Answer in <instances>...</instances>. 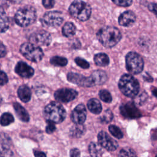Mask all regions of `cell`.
I'll return each mask as SVG.
<instances>
[{"label": "cell", "mask_w": 157, "mask_h": 157, "mask_svg": "<svg viewBox=\"0 0 157 157\" xmlns=\"http://www.w3.org/2000/svg\"><path fill=\"white\" fill-rule=\"evenodd\" d=\"M97 38L105 47H114L121 39V34L117 28L114 26H104L97 33Z\"/></svg>", "instance_id": "1"}, {"label": "cell", "mask_w": 157, "mask_h": 157, "mask_svg": "<svg viewBox=\"0 0 157 157\" xmlns=\"http://www.w3.org/2000/svg\"><path fill=\"white\" fill-rule=\"evenodd\" d=\"M118 87L121 93L129 98L136 96L140 88L137 80L130 74H124L121 77L118 82Z\"/></svg>", "instance_id": "2"}, {"label": "cell", "mask_w": 157, "mask_h": 157, "mask_svg": "<svg viewBox=\"0 0 157 157\" xmlns=\"http://www.w3.org/2000/svg\"><path fill=\"white\" fill-rule=\"evenodd\" d=\"M44 116L47 120L52 121L55 123H60L65 119L66 112L61 104L56 102H52L45 107Z\"/></svg>", "instance_id": "3"}, {"label": "cell", "mask_w": 157, "mask_h": 157, "mask_svg": "<svg viewBox=\"0 0 157 157\" xmlns=\"http://www.w3.org/2000/svg\"><path fill=\"white\" fill-rule=\"evenodd\" d=\"M36 9L31 6H25L17 10L15 15V21L20 26L26 27L32 25L36 20Z\"/></svg>", "instance_id": "4"}, {"label": "cell", "mask_w": 157, "mask_h": 157, "mask_svg": "<svg viewBox=\"0 0 157 157\" xmlns=\"http://www.w3.org/2000/svg\"><path fill=\"white\" fill-rule=\"evenodd\" d=\"M69 12L72 17L84 21L90 18L91 13V8L87 2L77 0L73 1L70 5Z\"/></svg>", "instance_id": "5"}, {"label": "cell", "mask_w": 157, "mask_h": 157, "mask_svg": "<svg viewBox=\"0 0 157 157\" xmlns=\"http://www.w3.org/2000/svg\"><path fill=\"white\" fill-rule=\"evenodd\" d=\"M20 52L24 57L32 62H39L44 56L42 50L38 45L31 42L23 44L20 47Z\"/></svg>", "instance_id": "6"}, {"label": "cell", "mask_w": 157, "mask_h": 157, "mask_svg": "<svg viewBox=\"0 0 157 157\" xmlns=\"http://www.w3.org/2000/svg\"><path fill=\"white\" fill-rule=\"evenodd\" d=\"M144 60L138 53L131 52L126 56V67L128 71L132 74L140 73L144 68Z\"/></svg>", "instance_id": "7"}, {"label": "cell", "mask_w": 157, "mask_h": 157, "mask_svg": "<svg viewBox=\"0 0 157 157\" xmlns=\"http://www.w3.org/2000/svg\"><path fill=\"white\" fill-rule=\"evenodd\" d=\"M63 14L59 11L46 12L41 19V23L45 27H58L63 21Z\"/></svg>", "instance_id": "8"}, {"label": "cell", "mask_w": 157, "mask_h": 157, "mask_svg": "<svg viewBox=\"0 0 157 157\" xmlns=\"http://www.w3.org/2000/svg\"><path fill=\"white\" fill-rule=\"evenodd\" d=\"M29 42L38 46H48L52 42L50 34L44 30L34 32L29 37Z\"/></svg>", "instance_id": "9"}, {"label": "cell", "mask_w": 157, "mask_h": 157, "mask_svg": "<svg viewBox=\"0 0 157 157\" xmlns=\"http://www.w3.org/2000/svg\"><path fill=\"white\" fill-rule=\"evenodd\" d=\"M68 81L70 82L84 87H91L94 85L91 76L85 77L77 73L69 72L67 75Z\"/></svg>", "instance_id": "10"}, {"label": "cell", "mask_w": 157, "mask_h": 157, "mask_svg": "<svg viewBox=\"0 0 157 157\" xmlns=\"http://www.w3.org/2000/svg\"><path fill=\"white\" fill-rule=\"evenodd\" d=\"M98 140L99 144L108 151H114L118 146V142L112 138L106 132L103 131L99 132L98 134Z\"/></svg>", "instance_id": "11"}, {"label": "cell", "mask_w": 157, "mask_h": 157, "mask_svg": "<svg viewBox=\"0 0 157 157\" xmlns=\"http://www.w3.org/2000/svg\"><path fill=\"white\" fill-rule=\"evenodd\" d=\"M77 95V91L71 88L59 89L54 94L55 99L61 102H70L75 99Z\"/></svg>", "instance_id": "12"}, {"label": "cell", "mask_w": 157, "mask_h": 157, "mask_svg": "<svg viewBox=\"0 0 157 157\" xmlns=\"http://www.w3.org/2000/svg\"><path fill=\"white\" fill-rule=\"evenodd\" d=\"M120 109L121 114L126 118H139L141 115L140 111L132 102L122 104Z\"/></svg>", "instance_id": "13"}, {"label": "cell", "mask_w": 157, "mask_h": 157, "mask_svg": "<svg viewBox=\"0 0 157 157\" xmlns=\"http://www.w3.org/2000/svg\"><path fill=\"white\" fill-rule=\"evenodd\" d=\"M86 110L83 104H78L72 110L71 115L72 121L75 124H83L86 120Z\"/></svg>", "instance_id": "14"}, {"label": "cell", "mask_w": 157, "mask_h": 157, "mask_svg": "<svg viewBox=\"0 0 157 157\" xmlns=\"http://www.w3.org/2000/svg\"><path fill=\"white\" fill-rule=\"evenodd\" d=\"M15 72L21 77L26 78L31 77L34 74L33 68L24 61L17 63L15 67Z\"/></svg>", "instance_id": "15"}, {"label": "cell", "mask_w": 157, "mask_h": 157, "mask_svg": "<svg viewBox=\"0 0 157 157\" xmlns=\"http://www.w3.org/2000/svg\"><path fill=\"white\" fill-rule=\"evenodd\" d=\"M136 17L131 10H126L122 13L118 18V23L123 26H130L136 21Z\"/></svg>", "instance_id": "16"}, {"label": "cell", "mask_w": 157, "mask_h": 157, "mask_svg": "<svg viewBox=\"0 0 157 157\" xmlns=\"http://www.w3.org/2000/svg\"><path fill=\"white\" fill-rule=\"evenodd\" d=\"M13 107L18 118L23 122H28L29 121V115L26 109L19 103L14 102Z\"/></svg>", "instance_id": "17"}, {"label": "cell", "mask_w": 157, "mask_h": 157, "mask_svg": "<svg viewBox=\"0 0 157 157\" xmlns=\"http://www.w3.org/2000/svg\"><path fill=\"white\" fill-rule=\"evenodd\" d=\"M18 96L23 102H28L30 101L31 97V91L30 88L25 85H21L17 91Z\"/></svg>", "instance_id": "18"}, {"label": "cell", "mask_w": 157, "mask_h": 157, "mask_svg": "<svg viewBox=\"0 0 157 157\" xmlns=\"http://www.w3.org/2000/svg\"><path fill=\"white\" fill-rule=\"evenodd\" d=\"M90 76L91 77L94 85L104 84L107 80L106 73L101 70H97L93 72Z\"/></svg>", "instance_id": "19"}, {"label": "cell", "mask_w": 157, "mask_h": 157, "mask_svg": "<svg viewBox=\"0 0 157 157\" xmlns=\"http://www.w3.org/2000/svg\"><path fill=\"white\" fill-rule=\"evenodd\" d=\"M9 27V18L2 7L0 6V33L6 32Z\"/></svg>", "instance_id": "20"}, {"label": "cell", "mask_w": 157, "mask_h": 157, "mask_svg": "<svg viewBox=\"0 0 157 157\" xmlns=\"http://www.w3.org/2000/svg\"><path fill=\"white\" fill-rule=\"evenodd\" d=\"M87 107L90 111L95 114H99L102 111V105L100 102L94 98L91 99L87 103Z\"/></svg>", "instance_id": "21"}, {"label": "cell", "mask_w": 157, "mask_h": 157, "mask_svg": "<svg viewBox=\"0 0 157 157\" xmlns=\"http://www.w3.org/2000/svg\"><path fill=\"white\" fill-rule=\"evenodd\" d=\"M94 61L96 64L99 66H105L109 63V56L104 53L96 54L94 57Z\"/></svg>", "instance_id": "22"}, {"label": "cell", "mask_w": 157, "mask_h": 157, "mask_svg": "<svg viewBox=\"0 0 157 157\" xmlns=\"http://www.w3.org/2000/svg\"><path fill=\"white\" fill-rule=\"evenodd\" d=\"M89 153L91 156H101L103 154V150L102 147L95 142L90 143L89 147Z\"/></svg>", "instance_id": "23"}, {"label": "cell", "mask_w": 157, "mask_h": 157, "mask_svg": "<svg viewBox=\"0 0 157 157\" xmlns=\"http://www.w3.org/2000/svg\"><path fill=\"white\" fill-rule=\"evenodd\" d=\"M76 32V28L75 25L71 22H66L62 29L63 34L67 37H71L73 36Z\"/></svg>", "instance_id": "24"}, {"label": "cell", "mask_w": 157, "mask_h": 157, "mask_svg": "<svg viewBox=\"0 0 157 157\" xmlns=\"http://www.w3.org/2000/svg\"><path fill=\"white\" fill-rule=\"evenodd\" d=\"M85 131V128L82 124H75L70 129V134L72 137H80Z\"/></svg>", "instance_id": "25"}, {"label": "cell", "mask_w": 157, "mask_h": 157, "mask_svg": "<svg viewBox=\"0 0 157 157\" xmlns=\"http://www.w3.org/2000/svg\"><path fill=\"white\" fill-rule=\"evenodd\" d=\"M14 121V118L13 115L8 112H6L2 114L0 117V124L2 126H7Z\"/></svg>", "instance_id": "26"}, {"label": "cell", "mask_w": 157, "mask_h": 157, "mask_svg": "<svg viewBox=\"0 0 157 157\" xmlns=\"http://www.w3.org/2000/svg\"><path fill=\"white\" fill-rule=\"evenodd\" d=\"M50 63L56 66H64L67 64V59L64 57L55 56L50 59Z\"/></svg>", "instance_id": "27"}, {"label": "cell", "mask_w": 157, "mask_h": 157, "mask_svg": "<svg viewBox=\"0 0 157 157\" xmlns=\"http://www.w3.org/2000/svg\"><path fill=\"white\" fill-rule=\"evenodd\" d=\"M113 119V113L111 110L107 109L104 111L103 114L100 117V120L102 123H108Z\"/></svg>", "instance_id": "28"}, {"label": "cell", "mask_w": 157, "mask_h": 157, "mask_svg": "<svg viewBox=\"0 0 157 157\" xmlns=\"http://www.w3.org/2000/svg\"><path fill=\"white\" fill-rule=\"evenodd\" d=\"M109 130L112 135L117 139H121L123 136L121 131L115 125H110L109 126Z\"/></svg>", "instance_id": "29"}, {"label": "cell", "mask_w": 157, "mask_h": 157, "mask_svg": "<svg viewBox=\"0 0 157 157\" xmlns=\"http://www.w3.org/2000/svg\"><path fill=\"white\" fill-rule=\"evenodd\" d=\"M99 96L104 102L110 103L112 101V96L110 92L106 90H101L99 91Z\"/></svg>", "instance_id": "30"}, {"label": "cell", "mask_w": 157, "mask_h": 157, "mask_svg": "<svg viewBox=\"0 0 157 157\" xmlns=\"http://www.w3.org/2000/svg\"><path fill=\"white\" fill-rule=\"evenodd\" d=\"M11 142L10 138L4 133H1L0 134V144L2 146V147H6L9 146Z\"/></svg>", "instance_id": "31"}, {"label": "cell", "mask_w": 157, "mask_h": 157, "mask_svg": "<svg viewBox=\"0 0 157 157\" xmlns=\"http://www.w3.org/2000/svg\"><path fill=\"white\" fill-rule=\"evenodd\" d=\"M118 156H136V154L134 151L129 148H122L118 154Z\"/></svg>", "instance_id": "32"}, {"label": "cell", "mask_w": 157, "mask_h": 157, "mask_svg": "<svg viewBox=\"0 0 157 157\" xmlns=\"http://www.w3.org/2000/svg\"><path fill=\"white\" fill-rule=\"evenodd\" d=\"M75 62L78 66H80L83 69H88L90 67V64L88 63V61H86L83 58H82L80 57L75 58Z\"/></svg>", "instance_id": "33"}, {"label": "cell", "mask_w": 157, "mask_h": 157, "mask_svg": "<svg viewBox=\"0 0 157 157\" xmlns=\"http://www.w3.org/2000/svg\"><path fill=\"white\" fill-rule=\"evenodd\" d=\"M116 5L121 7H128L132 3V0H112Z\"/></svg>", "instance_id": "34"}, {"label": "cell", "mask_w": 157, "mask_h": 157, "mask_svg": "<svg viewBox=\"0 0 157 157\" xmlns=\"http://www.w3.org/2000/svg\"><path fill=\"white\" fill-rule=\"evenodd\" d=\"M47 125L46 126L45 131L48 134H52L56 130L55 123L50 120H47Z\"/></svg>", "instance_id": "35"}, {"label": "cell", "mask_w": 157, "mask_h": 157, "mask_svg": "<svg viewBox=\"0 0 157 157\" xmlns=\"http://www.w3.org/2000/svg\"><path fill=\"white\" fill-rule=\"evenodd\" d=\"M13 156V152L8 148L2 147L0 150V156Z\"/></svg>", "instance_id": "36"}, {"label": "cell", "mask_w": 157, "mask_h": 157, "mask_svg": "<svg viewBox=\"0 0 157 157\" xmlns=\"http://www.w3.org/2000/svg\"><path fill=\"white\" fill-rule=\"evenodd\" d=\"M8 82V77L7 74L2 71H0V85H4Z\"/></svg>", "instance_id": "37"}, {"label": "cell", "mask_w": 157, "mask_h": 157, "mask_svg": "<svg viewBox=\"0 0 157 157\" xmlns=\"http://www.w3.org/2000/svg\"><path fill=\"white\" fill-rule=\"evenodd\" d=\"M42 4L46 9H51L55 5V0H42Z\"/></svg>", "instance_id": "38"}, {"label": "cell", "mask_w": 157, "mask_h": 157, "mask_svg": "<svg viewBox=\"0 0 157 157\" xmlns=\"http://www.w3.org/2000/svg\"><path fill=\"white\" fill-rule=\"evenodd\" d=\"M148 9L150 11L153 13L157 18V4L151 2L148 5Z\"/></svg>", "instance_id": "39"}, {"label": "cell", "mask_w": 157, "mask_h": 157, "mask_svg": "<svg viewBox=\"0 0 157 157\" xmlns=\"http://www.w3.org/2000/svg\"><path fill=\"white\" fill-rule=\"evenodd\" d=\"M7 53V50L6 46L2 44L1 41H0V58H2L5 56Z\"/></svg>", "instance_id": "40"}, {"label": "cell", "mask_w": 157, "mask_h": 157, "mask_svg": "<svg viewBox=\"0 0 157 157\" xmlns=\"http://www.w3.org/2000/svg\"><path fill=\"white\" fill-rule=\"evenodd\" d=\"M80 155V150L78 148H74L71 150L70 151V156L72 157H77L79 156Z\"/></svg>", "instance_id": "41"}, {"label": "cell", "mask_w": 157, "mask_h": 157, "mask_svg": "<svg viewBox=\"0 0 157 157\" xmlns=\"http://www.w3.org/2000/svg\"><path fill=\"white\" fill-rule=\"evenodd\" d=\"M34 155L35 156H46V154L44 152L42 151H37V150H34Z\"/></svg>", "instance_id": "42"}, {"label": "cell", "mask_w": 157, "mask_h": 157, "mask_svg": "<svg viewBox=\"0 0 157 157\" xmlns=\"http://www.w3.org/2000/svg\"><path fill=\"white\" fill-rule=\"evenodd\" d=\"M9 0H0V6L4 7L7 5Z\"/></svg>", "instance_id": "43"}, {"label": "cell", "mask_w": 157, "mask_h": 157, "mask_svg": "<svg viewBox=\"0 0 157 157\" xmlns=\"http://www.w3.org/2000/svg\"><path fill=\"white\" fill-rule=\"evenodd\" d=\"M151 91H152L153 94L157 98V88H153Z\"/></svg>", "instance_id": "44"}, {"label": "cell", "mask_w": 157, "mask_h": 157, "mask_svg": "<svg viewBox=\"0 0 157 157\" xmlns=\"http://www.w3.org/2000/svg\"><path fill=\"white\" fill-rule=\"evenodd\" d=\"M2 96H1V95L0 94V104H1V103L2 102Z\"/></svg>", "instance_id": "45"}]
</instances>
